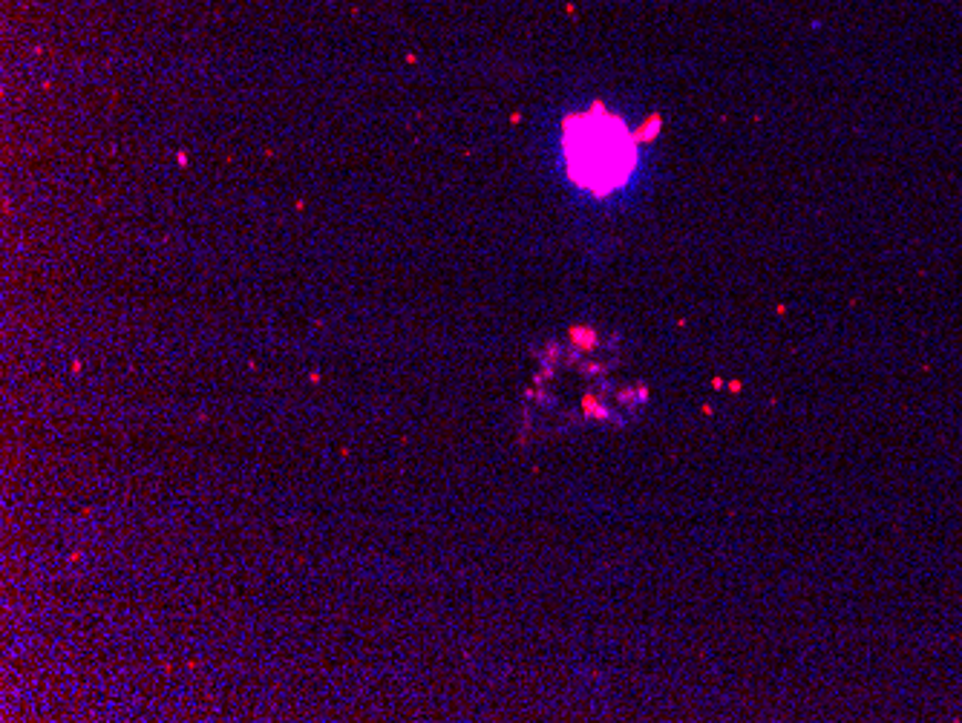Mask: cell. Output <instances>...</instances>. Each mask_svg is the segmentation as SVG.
<instances>
[{"instance_id": "obj_1", "label": "cell", "mask_w": 962, "mask_h": 723, "mask_svg": "<svg viewBox=\"0 0 962 723\" xmlns=\"http://www.w3.org/2000/svg\"><path fill=\"white\" fill-rule=\"evenodd\" d=\"M568 159L582 185L593 190L614 188L629 174L634 147L622 124L608 116H579L568 124Z\"/></svg>"}]
</instances>
